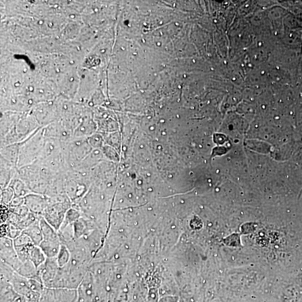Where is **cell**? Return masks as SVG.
I'll use <instances>...</instances> for the list:
<instances>
[{
  "mask_svg": "<svg viewBox=\"0 0 302 302\" xmlns=\"http://www.w3.org/2000/svg\"><path fill=\"white\" fill-rule=\"evenodd\" d=\"M217 136L219 137L217 138L219 143L222 144L226 140V138L224 135H218Z\"/></svg>",
  "mask_w": 302,
  "mask_h": 302,
  "instance_id": "14",
  "label": "cell"
},
{
  "mask_svg": "<svg viewBox=\"0 0 302 302\" xmlns=\"http://www.w3.org/2000/svg\"><path fill=\"white\" fill-rule=\"evenodd\" d=\"M52 26H53V24H52V23H50L49 27H52Z\"/></svg>",
  "mask_w": 302,
  "mask_h": 302,
  "instance_id": "19",
  "label": "cell"
},
{
  "mask_svg": "<svg viewBox=\"0 0 302 302\" xmlns=\"http://www.w3.org/2000/svg\"><path fill=\"white\" fill-rule=\"evenodd\" d=\"M49 203V197L41 194L32 193L24 197V205L38 216H42Z\"/></svg>",
  "mask_w": 302,
  "mask_h": 302,
  "instance_id": "6",
  "label": "cell"
},
{
  "mask_svg": "<svg viewBox=\"0 0 302 302\" xmlns=\"http://www.w3.org/2000/svg\"><path fill=\"white\" fill-rule=\"evenodd\" d=\"M95 10V11H97L98 10L96 9Z\"/></svg>",
  "mask_w": 302,
  "mask_h": 302,
  "instance_id": "24",
  "label": "cell"
},
{
  "mask_svg": "<svg viewBox=\"0 0 302 302\" xmlns=\"http://www.w3.org/2000/svg\"><path fill=\"white\" fill-rule=\"evenodd\" d=\"M15 85L16 86H19V85H20V84H19V83H17V84H15Z\"/></svg>",
  "mask_w": 302,
  "mask_h": 302,
  "instance_id": "16",
  "label": "cell"
},
{
  "mask_svg": "<svg viewBox=\"0 0 302 302\" xmlns=\"http://www.w3.org/2000/svg\"><path fill=\"white\" fill-rule=\"evenodd\" d=\"M39 220L40 218L37 222L22 231V234L27 235L30 238L34 245L38 246H39L43 240L42 231L39 225Z\"/></svg>",
  "mask_w": 302,
  "mask_h": 302,
  "instance_id": "8",
  "label": "cell"
},
{
  "mask_svg": "<svg viewBox=\"0 0 302 302\" xmlns=\"http://www.w3.org/2000/svg\"><path fill=\"white\" fill-rule=\"evenodd\" d=\"M43 21H39V24H43Z\"/></svg>",
  "mask_w": 302,
  "mask_h": 302,
  "instance_id": "15",
  "label": "cell"
},
{
  "mask_svg": "<svg viewBox=\"0 0 302 302\" xmlns=\"http://www.w3.org/2000/svg\"><path fill=\"white\" fill-rule=\"evenodd\" d=\"M40 93H43V90H40Z\"/></svg>",
  "mask_w": 302,
  "mask_h": 302,
  "instance_id": "21",
  "label": "cell"
},
{
  "mask_svg": "<svg viewBox=\"0 0 302 302\" xmlns=\"http://www.w3.org/2000/svg\"><path fill=\"white\" fill-rule=\"evenodd\" d=\"M19 153V143L9 145L1 148V158L17 167Z\"/></svg>",
  "mask_w": 302,
  "mask_h": 302,
  "instance_id": "7",
  "label": "cell"
},
{
  "mask_svg": "<svg viewBox=\"0 0 302 302\" xmlns=\"http://www.w3.org/2000/svg\"><path fill=\"white\" fill-rule=\"evenodd\" d=\"M30 90L31 91H33V88H32V87H31V88H30Z\"/></svg>",
  "mask_w": 302,
  "mask_h": 302,
  "instance_id": "18",
  "label": "cell"
},
{
  "mask_svg": "<svg viewBox=\"0 0 302 302\" xmlns=\"http://www.w3.org/2000/svg\"><path fill=\"white\" fill-rule=\"evenodd\" d=\"M44 253L39 246L33 245L30 250V260L38 269L42 265L46 260Z\"/></svg>",
  "mask_w": 302,
  "mask_h": 302,
  "instance_id": "9",
  "label": "cell"
},
{
  "mask_svg": "<svg viewBox=\"0 0 302 302\" xmlns=\"http://www.w3.org/2000/svg\"><path fill=\"white\" fill-rule=\"evenodd\" d=\"M45 137L43 130H38L26 141L19 143L17 168L33 165L41 155Z\"/></svg>",
  "mask_w": 302,
  "mask_h": 302,
  "instance_id": "1",
  "label": "cell"
},
{
  "mask_svg": "<svg viewBox=\"0 0 302 302\" xmlns=\"http://www.w3.org/2000/svg\"><path fill=\"white\" fill-rule=\"evenodd\" d=\"M81 217H82V214L81 212L78 209L72 206V207L67 211L60 229L65 228L69 224H73Z\"/></svg>",
  "mask_w": 302,
  "mask_h": 302,
  "instance_id": "10",
  "label": "cell"
},
{
  "mask_svg": "<svg viewBox=\"0 0 302 302\" xmlns=\"http://www.w3.org/2000/svg\"><path fill=\"white\" fill-rule=\"evenodd\" d=\"M70 17H71V18H74V17H75V16L73 15H72L70 16Z\"/></svg>",
  "mask_w": 302,
  "mask_h": 302,
  "instance_id": "17",
  "label": "cell"
},
{
  "mask_svg": "<svg viewBox=\"0 0 302 302\" xmlns=\"http://www.w3.org/2000/svg\"><path fill=\"white\" fill-rule=\"evenodd\" d=\"M71 259V253L68 248L65 245H61L60 252L58 254L57 261L59 268L65 266Z\"/></svg>",
  "mask_w": 302,
  "mask_h": 302,
  "instance_id": "11",
  "label": "cell"
},
{
  "mask_svg": "<svg viewBox=\"0 0 302 302\" xmlns=\"http://www.w3.org/2000/svg\"><path fill=\"white\" fill-rule=\"evenodd\" d=\"M63 154L69 168H74L92 150L88 139H72L63 144Z\"/></svg>",
  "mask_w": 302,
  "mask_h": 302,
  "instance_id": "3",
  "label": "cell"
},
{
  "mask_svg": "<svg viewBox=\"0 0 302 302\" xmlns=\"http://www.w3.org/2000/svg\"><path fill=\"white\" fill-rule=\"evenodd\" d=\"M88 141L92 148L96 149L102 146L101 137L97 135H92L88 138Z\"/></svg>",
  "mask_w": 302,
  "mask_h": 302,
  "instance_id": "13",
  "label": "cell"
},
{
  "mask_svg": "<svg viewBox=\"0 0 302 302\" xmlns=\"http://www.w3.org/2000/svg\"><path fill=\"white\" fill-rule=\"evenodd\" d=\"M49 203L42 214L52 226L59 231L65 219L67 211L72 207V203L66 195L49 197Z\"/></svg>",
  "mask_w": 302,
  "mask_h": 302,
  "instance_id": "2",
  "label": "cell"
},
{
  "mask_svg": "<svg viewBox=\"0 0 302 302\" xmlns=\"http://www.w3.org/2000/svg\"><path fill=\"white\" fill-rule=\"evenodd\" d=\"M74 80V79L73 78H71L70 81H73Z\"/></svg>",
  "mask_w": 302,
  "mask_h": 302,
  "instance_id": "20",
  "label": "cell"
},
{
  "mask_svg": "<svg viewBox=\"0 0 302 302\" xmlns=\"http://www.w3.org/2000/svg\"><path fill=\"white\" fill-rule=\"evenodd\" d=\"M39 225L42 231L43 240L39 247L41 248L46 258H57L62 245L58 231L46 222L42 216H40Z\"/></svg>",
  "mask_w": 302,
  "mask_h": 302,
  "instance_id": "4",
  "label": "cell"
},
{
  "mask_svg": "<svg viewBox=\"0 0 302 302\" xmlns=\"http://www.w3.org/2000/svg\"><path fill=\"white\" fill-rule=\"evenodd\" d=\"M14 197V193L12 189L9 187L2 190V202L3 206L9 207Z\"/></svg>",
  "mask_w": 302,
  "mask_h": 302,
  "instance_id": "12",
  "label": "cell"
},
{
  "mask_svg": "<svg viewBox=\"0 0 302 302\" xmlns=\"http://www.w3.org/2000/svg\"><path fill=\"white\" fill-rule=\"evenodd\" d=\"M1 262L10 266L17 272L22 265L16 251L14 240L8 237H1Z\"/></svg>",
  "mask_w": 302,
  "mask_h": 302,
  "instance_id": "5",
  "label": "cell"
},
{
  "mask_svg": "<svg viewBox=\"0 0 302 302\" xmlns=\"http://www.w3.org/2000/svg\"><path fill=\"white\" fill-rule=\"evenodd\" d=\"M24 72H26V71H27V69H24Z\"/></svg>",
  "mask_w": 302,
  "mask_h": 302,
  "instance_id": "22",
  "label": "cell"
},
{
  "mask_svg": "<svg viewBox=\"0 0 302 302\" xmlns=\"http://www.w3.org/2000/svg\"><path fill=\"white\" fill-rule=\"evenodd\" d=\"M57 7H58V5H55L56 8H57Z\"/></svg>",
  "mask_w": 302,
  "mask_h": 302,
  "instance_id": "23",
  "label": "cell"
}]
</instances>
